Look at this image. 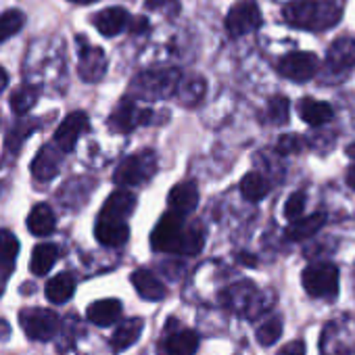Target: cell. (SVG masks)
Segmentation results:
<instances>
[{
	"instance_id": "cell-1",
	"label": "cell",
	"mask_w": 355,
	"mask_h": 355,
	"mask_svg": "<svg viewBox=\"0 0 355 355\" xmlns=\"http://www.w3.org/2000/svg\"><path fill=\"white\" fill-rule=\"evenodd\" d=\"M205 245V230L199 224H187V216L167 211L150 234V247L161 253L197 255Z\"/></svg>"
},
{
	"instance_id": "cell-40",
	"label": "cell",
	"mask_w": 355,
	"mask_h": 355,
	"mask_svg": "<svg viewBox=\"0 0 355 355\" xmlns=\"http://www.w3.org/2000/svg\"><path fill=\"white\" fill-rule=\"evenodd\" d=\"M130 32L132 34H140V32H144V30H148V21L144 19V17H136V21H130Z\"/></svg>"
},
{
	"instance_id": "cell-16",
	"label": "cell",
	"mask_w": 355,
	"mask_h": 355,
	"mask_svg": "<svg viewBox=\"0 0 355 355\" xmlns=\"http://www.w3.org/2000/svg\"><path fill=\"white\" fill-rule=\"evenodd\" d=\"M130 15L125 9L121 7H109V9H103L101 13H96L92 17V26L107 38H113L117 36L119 32H123L128 26H130Z\"/></svg>"
},
{
	"instance_id": "cell-43",
	"label": "cell",
	"mask_w": 355,
	"mask_h": 355,
	"mask_svg": "<svg viewBox=\"0 0 355 355\" xmlns=\"http://www.w3.org/2000/svg\"><path fill=\"white\" fill-rule=\"evenodd\" d=\"M347 184L355 191V167H351V169L347 171Z\"/></svg>"
},
{
	"instance_id": "cell-25",
	"label": "cell",
	"mask_w": 355,
	"mask_h": 355,
	"mask_svg": "<svg viewBox=\"0 0 355 355\" xmlns=\"http://www.w3.org/2000/svg\"><path fill=\"white\" fill-rule=\"evenodd\" d=\"M326 224V214H313L309 218H303V220H293V224L286 228L284 236L288 241H305V239H311L313 234L320 232V228Z\"/></svg>"
},
{
	"instance_id": "cell-45",
	"label": "cell",
	"mask_w": 355,
	"mask_h": 355,
	"mask_svg": "<svg viewBox=\"0 0 355 355\" xmlns=\"http://www.w3.org/2000/svg\"><path fill=\"white\" fill-rule=\"evenodd\" d=\"M76 5H90V3H96V0H71Z\"/></svg>"
},
{
	"instance_id": "cell-2",
	"label": "cell",
	"mask_w": 355,
	"mask_h": 355,
	"mask_svg": "<svg viewBox=\"0 0 355 355\" xmlns=\"http://www.w3.org/2000/svg\"><path fill=\"white\" fill-rule=\"evenodd\" d=\"M282 17L291 28L324 32L340 21L343 7L338 0H293L282 9Z\"/></svg>"
},
{
	"instance_id": "cell-9",
	"label": "cell",
	"mask_w": 355,
	"mask_h": 355,
	"mask_svg": "<svg viewBox=\"0 0 355 355\" xmlns=\"http://www.w3.org/2000/svg\"><path fill=\"white\" fill-rule=\"evenodd\" d=\"M150 117H153V111H150V109H142V107H138L136 101L123 98V101L115 107V111L111 113V117H109V128H111L113 132L128 134V132L136 130L138 125L148 123Z\"/></svg>"
},
{
	"instance_id": "cell-15",
	"label": "cell",
	"mask_w": 355,
	"mask_h": 355,
	"mask_svg": "<svg viewBox=\"0 0 355 355\" xmlns=\"http://www.w3.org/2000/svg\"><path fill=\"white\" fill-rule=\"evenodd\" d=\"M94 236L105 247H121L130 239V226L121 220H109L98 216L94 226Z\"/></svg>"
},
{
	"instance_id": "cell-34",
	"label": "cell",
	"mask_w": 355,
	"mask_h": 355,
	"mask_svg": "<svg viewBox=\"0 0 355 355\" xmlns=\"http://www.w3.org/2000/svg\"><path fill=\"white\" fill-rule=\"evenodd\" d=\"M26 24V15L17 9H11V11H5L0 15V44L7 42L9 38H13L17 32H21Z\"/></svg>"
},
{
	"instance_id": "cell-17",
	"label": "cell",
	"mask_w": 355,
	"mask_h": 355,
	"mask_svg": "<svg viewBox=\"0 0 355 355\" xmlns=\"http://www.w3.org/2000/svg\"><path fill=\"white\" fill-rule=\"evenodd\" d=\"M167 203L171 211H178L182 216H189L197 209L199 205V189L195 182H180L175 184L169 195H167Z\"/></svg>"
},
{
	"instance_id": "cell-31",
	"label": "cell",
	"mask_w": 355,
	"mask_h": 355,
	"mask_svg": "<svg viewBox=\"0 0 355 355\" xmlns=\"http://www.w3.org/2000/svg\"><path fill=\"white\" fill-rule=\"evenodd\" d=\"M241 193L247 201L251 203H257L261 201L268 193H270V182L266 180V178L257 171H251L243 178L241 182Z\"/></svg>"
},
{
	"instance_id": "cell-27",
	"label": "cell",
	"mask_w": 355,
	"mask_h": 355,
	"mask_svg": "<svg viewBox=\"0 0 355 355\" xmlns=\"http://www.w3.org/2000/svg\"><path fill=\"white\" fill-rule=\"evenodd\" d=\"M73 291H76V278L71 274H67V272L57 274L46 284V297H49V301H53L57 305L69 301L71 295H73Z\"/></svg>"
},
{
	"instance_id": "cell-3",
	"label": "cell",
	"mask_w": 355,
	"mask_h": 355,
	"mask_svg": "<svg viewBox=\"0 0 355 355\" xmlns=\"http://www.w3.org/2000/svg\"><path fill=\"white\" fill-rule=\"evenodd\" d=\"M180 80H182L180 71L173 67L148 69V71H142L140 76H136V80L132 82V92L138 98H146V101L165 98L169 94H175Z\"/></svg>"
},
{
	"instance_id": "cell-41",
	"label": "cell",
	"mask_w": 355,
	"mask_h": 355,
	"mask_svg": "<svg viewBox=\"0 0 355 355\" xmlns=\"http://www.w3.org/2000/svg\"><path fill=\"white\" fill-rule=\"evenodd\" d=\"M11 336V326H9V322L7 320H0V340H5V338H9Z\"/></svg>"
},
{
	"instance_id": "cell-23",
	"label": "cell",
	"mask_w": 355,
	"mask_h": 355,
	"mask_svg": "<svg viewBox=\"0 0 355 355\" xmlns=\"http://www.w3.org/2000/svg\"><path fill=\"white\" fill-rule=\"evenodd\" d=\"M121 309L117 299H101L88 307V320L96 326H111L121 318Z\"/></svg>"
},
{
	"instance_id": "cell-46",
	"label": "cell",
	"mask_w": 355,
	"mask_h": 355,
	"mask_svg": "<svg viewBox=\"0 0 355 355\" xmlns=\"http://www.w3.org/2000/svg\"><path fill=\"white\" fill-rule=\"evenodd\" d=\"M0 191H3V184H0Z\"/></svg>"
},
{
	"instance_id": "cell-35",
	"label": "cell",
	"mask_w": 355,
	"mask_h": 355,
	"mask_svg": "<svg viewBox=\"0 0 355 355\" xmlns=\"http://www.w3.org/2000/svg\"><path fill=\"white\" fill-rule=\"evenodd\" d=\"M280 336H282V320L280 318H270L257 328V340L263 347L274 345Z\"/></svg>"
},
{
	"instance_id": "cell-19",
	"label": "cell",
	"mask_w": 355,
	"mask_h": 355,
	"mask_svg": "<svg viewBox=\"0 0 355 355\" xmlns=\"http://www.w3.org/2000/svg\"><path fill=\"white\" fill-rule=\"evenodd\" d=\"M132 284L138 291V295L146 301H161L167 293L165 284L148 270H136L132 274Z\"/></svg>"
},
{
	"instance_id": "cell-8",
	"label": "cell",
	"mask_w": 355,
	"mask_h": 355,
	"mask_svg": "<svg viewBox=\"0 0 355 355\" xmlns=\"http://www.w3.org/2000/svg\"><path fill=\"white\" fill-rule=\"evenodd\" d=\"M320 69V61L313 53H291L286 57H282L278 61V73L291 82H309L311 78H315Z\"/></svg>"
},
{
	"instance_id": "cell-22",
	"label": "cell",
	"mask_w": 355,
	"mask_h": 355,
	"mask_svg": "<svg viewBox=\"0 0 355 355\" xmlns=\"http://www.w3.org/2000/svg\"><path fill=\"white\" fill-rule=\"evenodd\" d=\"M142 326H144V322H142L140 318H130V320L121 322V324L115 328L113 336H111V347H113V351L119 353V351L130 349V347L140 338Z\"/></svg>"
},
{
	"instance_id": "cell-42",
	"label": "cell",
	"mask_w": 355,
	"mask_h": 355,
	"mask_svg": "<svg viewBox=\"0 0 355 355\" xmlns=\"http://www.w3.org/2000/svg\"><path fill=\"white\" fill-rule=\"evenodd\" d=\"M7 86H9V73L3 67H0V92H3Z\"/></svg>"
},
{
	"instance_id": "cell-18",
	"label": "cell",
	"mask_w": 355,
	"mask_h": 355,
	"mask_svg": "<svg viewBox=\"0 0 355 355\" xmlns=\"http://www.w3.org/2000/svg\"><path fill=\"white\" fill-rule=\"evenodd\" d=\"M136 209V195L130 191H115L103 205L101 209V218H109V220H121L125 222L132 211Z\"/></svg>"
},
{
	"instance_id": "cell-14",
	"label": "cell",
	"mask_w": 355,
	"mask_h": 355,
	"mask_svg": "<svg viewBox=\"0 0 355 355\" xmlns=\"http://www.w3.org/2000/svg\"><path fill=\"white\" fill-rule=\"evenodd\" d=\"M19 253V241L11 230H0V297L7 288V280L15 270V259Z\"/></svg>"
},
{
	"instance_id": "cell-5",
	"label": "cell",
	"mask_w": 355,
	"mask_h": 355,
	"mask_svg": "<svg viewBox=\"0 0 355 355\" xmlns=\"http://www.w3.org/2000/svg\"><path fill=\"white\" fill-rule=\"evenodd\" d=\"M303 288L313 299H334L338 295V268L322 261L311 263L303 270Z\"/></svg>"
},
{
	"instance_id": "cell-13",
	"label": "cell",
	"mask_w": 355,
	"mask_h": 355,
	"mask_svg": "<svg viewBox=\"0 0 355 355\" xmlns=\"http://www.w3.org/2000/svg\"><path fill=\"white\" fill-rule=\"evenodd\" d=\"M63 157L65 153L53 142V144H46L38 150V155L34 157L32 161V175L34 180L38 182H49L53 178L59 173L61 169V163H63Z\"/></svg>"
},
{
	"instance_id": "cell-10",
	"label": "cell",
	"mask_w": 355,
	"mask_h": 355,
	"mask_svg": "<svg viewBox=\"0 0 355 355\" xmlns=\"http://www.w3.org/2000/svg\"><path fill=\"white\" fill-rule=\"evenodd\" d=\"M76 42L80 46V67H78L80 78L90 84L103 80L107 73V57H105L103 49L88 44V40L84 36H78Z\"/></svg>"
},
{
	"instance_id": "cell-44",
	"label": "cell",
	"mask_w": 355,
	"mask_h": 355,
	"mask_svg": "<svg viewBox=\"0 0 355 355\" xmlns=\"http://www.w3.org/2000/svg\"><path fill=\"white\" fill-rule=\"evenodd\" d=\"M347 155H349L351 159H355V144H349V146H347Z\"/></svg>"
},
{
	"instance_id": "cell-29",
	"label": "cell",
	"mask_w": 355,
	"mask_h": 355,
	"mask_svg": "<svg viewBox=\"0 0 355 355\" xmlns=\"http://www.w3.org/2000/svg\"><path fill=\"white\" fill-rule=\"evenodd\" d=\"M38 128H40V121H38V119H19V121L9 130V136H7V142H5V150L17 155V150L21 148V144H24Z\"/></svg>"
},
{
	"instance_id": "cell-39",
	"label": "cell",
	"mask_w": 355,
	"mask_h": 355,
	"mask_svg": "<svg viewBox=\"0 0 355 355\" xmlns=\"http://www.w3.org/2000/svg\"><path fill=\"white\" fill-rule=\"evenodd\" d=\"M171 5H175V0H146V9H153V11L167 9Z\"/></svg>"
},
{
	"instance_id": "cell-32",
	"label": "cell",
	"mask_w": 355,
	"mask_h": 355,
	"mask_svg": "<svg viewBox=\"0 0 355 355\" xmlns=\"http://www.w3.org/2000/svg\"><path fill=\"white\" fill-rule=\"evenodd\" d=\"M38 96H40V88H36V86H21V88H17L11 94V109L17 115H26L38 103Z\"/></svg>"
},
{
	"instance_id": "cell-21",
	"label": "cell",
	"mask_w": 355,
	"mask_h": 355,
	"mask_svg": "<svg viewBox=\"0 0 355 355\" xmlns=\"http://www.w3.org/2000/svg\"><path fill=\"white\" fill-rule=\"evenodd\" d=\"M199 349V334L195 330H175L165 338L167 355H195Z\"/></svg>"
},
{
	"instance_id": "cell-11",
	"label": "cell",
	"mask_w": 355,
	"mask_h": 355,
	"mask_svg": "<svg viewBox=\"0 0 355 355\" xmlns=\"http://www.w3.org/2000/svg\"><path fill=\"white\" fill-rule=\"evenodd\" d=\"M88 128H90L88 115H86L84 111H73V113H69V115L61 121V125H59L57 132H55V140H53V142L67 155V153H71V150L76 148L80 136H82Z\"/></svg>"
},
{
	"instance_id": "cell-4",
	"label": "cell",
	"mask_w": 355,
	"mask_h": 355,
	"mask_svg": "<svg viewBox=\"0 0 355 355\" xmlns=\"http://www.w3.org/2000/svg\"><path fill=\"white\" fill-rule=\"evenodd\" d=\"M157 171V155L153 150H140L130 157H125L115 173H113V182L117 187H138L148 182Z\"/></svg>"
},
{
	"instance_id": "cell-20",
	"label": "cell",
	"mask_w": 355,
	"mask_h": 355,
	"mask_svg": "<svg viewBox=\"0 0 355 355\" xmlns=\"http://www.w3.org/2000/svg\"><path fill=\"white\" fill-rule=\"evenodd\" d=\"M297 109H299L301 119H303L305 123H309V125H324V123H328V121L332 119V115H334V111H332V107H330L328 103L315 101V98H309V96L301 98Z\"/></svg>"
},
{
	"instance_id": "cell-28",
	"label": "cell",
	"mask_w": 355,
	"mask_h": 355,
	"mask_svg": "<svg viewBox=\"0 0 355 355\" xmlns=\"http://www.w3.org/2000/svg\"><path fill=\"white\" fill-rule=\"evenodd\" d=\"M207 92V84L205 80L201 78H189V80H180V84H178V90H175V96L180 98V105L184 107H195L203 101Z\"/></svg>"
},
{
	"instance_id": "cell-33",
	"label": "cell",
	"mask_w": 355,
	"mask_h": 355,
	"mask_svg": "<svg viewBox=\"0 0 355 355\" xmlns=\"http://www.w3.org/2000/svg\"><path fill=\"white\" fill-rule=\"evenodd\" d=\"M291 113V103L286 96H272L266 105V121L272 125H284L288 121Z\"/></svg>"
},
{
	"instance_id": "cell-36",
	"label": "cell",
	"mask_w": 355,
	"mask_h": 355,
	"mask_svg": "<svg viewBox=\"0 0 355 355\" xmlns=\"http://www.w3.org/2000/svg\"><path fill=\"white\" fill-rule=\"evenodd\" d=\"M305 205H307V195L303 191H297L293 193L286 203H284V216L286 220H299L305 211Z\"/></svg>"
},
{
	"instance_id": "cell-24",
	"label": "cell",
	"mask_w": 355,
	"mask_h": 355,
	"mask_svg": "<svg viewBox=\"0 0 355 355\" xmlns=\"http://www.w3.org/2000/svg\"><path fill=\"white\" fill-rule=\"evenodd\" d=\"M57 218L46 203H38L28 216V228L34 236H49L55 232Z\"/></svg>"
},
{
	"instance_id": "cell-12",
	"label": "cell",
	"mask_w": 355,
	"mask_h": 355,
	"mask_svg": "<svg viewBox=\"0 0 355 355\" xmlns=\"http://www.w3.org/2000/svg\"><path fill=\"white\" fill-rule=\"evenodd\" d=\"M355 67V40L349 36L336 38L326 51V69L330 73H347Z\"/></svg>"
},
{
	"instance_id": "cell-30",
	"label": "cell",
	"mask_w": 355,
	"mask_h": 355,
	"mask_svg": "<svg viewBox=\"0 0 355 355\" xmlns=\"http://www.w3.org/2000/svg\"><path fill=\"white\" fill-rule=\"evenodd\" d=\"M57 257H59L57 245H53V243H42V245H38V247L34 249V253H32V263H30V266H32V272H34L36 276L49 274V272L53 270Z\"/></svg>"
},
{
	"instance_id": "cell-26",
	"label": "cell",
	"mask_w": 355,
	"mask_h": 355,
	"mask_svg": "<svg viewBox=\"0 0 355 355\" xmlns=\"http://www.w3.org/2000/svg\"><path fill=\"white\" fill-rule=\"evenodd\" d=\"M226 295V303L232 307V309H245V311H251L249 315H255V299H257V288L249 282L245 284H236L232 286L230 291L224 293Z\"/></svg>"
},
{
	"instance_id": "cell-7",
	"label": "cell",
	"mask_w": 355,
	"mask_h": 355,
	"mask_svg": "<svg viewBox=\"0 0 355 355\" xmlns=\"http://www.w3.org/2000/svg\"><path fill=\"white\" fill-rule=\"evenodd\" d=\"M261 9L255 0H239L226 17V30L232 38H241L249 32H255L257 28H261Z\"/></svg>"
},
{
	"instance_id": "cell-37",
	"label": "cell",
	"mask_w": 355,
	"mask_h": 355,
	"mask_svg": "<svg viewBox=\"0 0 355 355\" xmlns=\"http://www.w3.org/2000/svg\"><path fill=\"white\" fill-rule=\"evenodd\" d=\"M305 148V138L299 136V134H286L278 140L276 144V150L280 155H297Z\"/></svg>"
},
{
	"instance_id": "cell-6",
	"label": "cell",
	"mask_w": 355,
	"mask_h": 355,
	"mask_svg": "<svg viewBox=\"0 0 355 355\" xmlns=\"http://www.w3.org/2000/svg\"><path fill=\"white\" fill-rule=\"evenodd\" d=\"M19 324L28 338L32 340H51L59 332V315L51 309L44 307H30L21 309L19 313Z\"/></svg>"
},
{
	"instance_id": "cell-38",
	"label": "cell",
	"mask_w": 355,
	"mask_h": 355,
	"mask_svg": "<svg viewBox=\"0 0 355 355\" xmlns=\"http://www.w3.org/2000/svg\"><path fill=\"white\" fill-rule=\"evenodd\" d=\"M276 355H305V343L303 340H291Z\"/></svg>"
}]
</instances>
